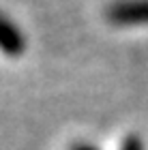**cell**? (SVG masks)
I'll return each mask as SVG.
<instances>
[{"mask_svg": "<svg viewBox=\"0 0 148 150\" xmlns=\"http://www.w3.org/2000/svg\"><path fill=\"white\" fill-rule=\"evenodd\" d=\"M105 19L118 28L148 26V0H112L105 6Z\"/></svg>", "mask_w": 148, "mask_h": 150, "instance_id": "6da1fadb", "label": "cell"}, {"mask_svg": "<svg viewBox=\"0 0 148 150\" xmlns=\"http://www.w3.org/2000/svg\"><path fill=\"white\" fill-rule=\"evenodd\" d=\"M28 50V39L19 24L0 11V52L9 58H22Z\"/></svg>", "mask_w": 148, "mask_h": 150, "instance_id": "7a4b0ae2", "label": "cell"}, {"mask_svg": "<svg viewBox=\"0 0 148 150\" xmlns=\"http://www.w3.org/2000/svg\"><path fill=\"white\" fill-rule=\"evenodd\" d=\"M120 150H146L144 148V142L140 135H127V137L123 139V144H120Z\"/></svg>", "mask_w": 148, "mask_h": 150, "instance_id": "3957f363", "label": "cell"}, {"mask_svg": "<svg viewBox=\"0 0 148 150\" xmlns=\"http://www.w3.org/2000/svg\"><path fill=\"white\" fill-rule=\"evenodd\" d=\"M69 150H99V146L90 144V142H77V144H73Z\"/></svg>", "mask_w": 148, "mask_h": 150, "instance_id": "277c9868", "label": "cell"}]
</instances>
